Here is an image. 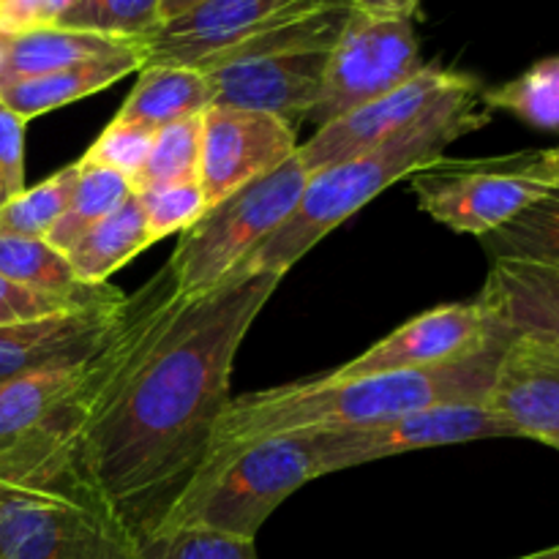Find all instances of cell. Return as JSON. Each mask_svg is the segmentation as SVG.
Returning <instances> with one entry per match:
<instances>
[{"instance_id": "cell-1", "label": "cell", "mask_w": 559, "mask_h": 559, "mask_svg": "<svg viewBox=\"0 0 559 559\" xmlns=\"http://www.w3.org/2000/svg\"><path fill=\"white\" fill-rule=\"evenodd\" d=\"M282 278L240 267L180 298L164 265L123 358L69 413L82 469L136 540L167 522L200 475L233 402L235 355Z\"/></svg>"}, {"instance_id": "cell-2", "label": "cell", "mask_w": 559, "mask_h": 559, "mask_svg": "<svg viewBox=\"0 0 559 559\" xmlns=\"http://www.w3.org/2000/svg\"><path fill=\"white\" fill-rule=\"evenodd\" d=\"M508 342L511 333L502 331L486 347L426 369L385 371L349 380L317 374L282 388L233 396L227 413L218 420L200 475L265 437L353 429L385 424L437 404L484 402Z\"/></svg>"}, {"instance_id": "cell-3", "label": "cell", "mask_w": 559, "mask_h": 559, "mask_svg": "<svg viewBox=\"0 0 559 559\" xmlns=\"http://www.w3.org/2000/svg\"><path fill=\"white\" fill-rule=\"evenodd\" d=\"M0 559H140L60 418L0 448Z\"/></svg>"}, {"instance_id": "cell-4", "label": "cell", "mask_w": 559, "mask_h": 559, "mask_svg": "<svg viewBox=\"0 0 559 559\" xmlns=\"http://www.w3.org/2000/svg\"><path fill=\"white\" fill-rule=\"evenodd\" d=\"M480 93L484 82L469 74L415 123L344 162L331 164L322 173L309 175L293 216L243 262L246 271L284 276L328 233L369 205L388 186L445 156L448 147L464 134L484 129L491 112L480 102Z\"/></svg>"}, {"instance_id": "cell-5", "label": "cell", "mask_w": 559, "mask_h": 559, "mask_svg": "<svg viewBox=\"0 0 559 559\" xmlns=\"http://www.w3.org/2000/svg\"><path fill=\"white\" fill-rule=\"evenodd\" d=\"M317 478H322V469L314 431L265 437L205 469L162 527L202 524L257 540L271 513Z\"/></svg>"}, {"instance_id": "cell-6", "label": "cell", "mask_w": 559, "mask_h": 559, "mask_svg": "<svg viewBox=\"0 0 559 559\" xmlns=\"http://www.w3.org/2000/svg\"><path fill=\"white\" fill-rule=\"evenodd\" d=\"M306 183L309 173L295 153L267 175L207 205L205 213L180 233L167 262L175 293L180 298H194L243 267V262L293 216Z\"/></svg>"}, {"instance_id": "cell-7", "label": "cell", "mask_w": 559, "mask_h": 559, "mask_svg": "<svg viewBox=\"0 0 559 559\" xmlns=\"http://www.w3.org/2000/svg\"><path fill=\"white\" fill-rule=\"evenodd\" d=\"M418 207L448 229L486 238L559 186V145L495 158H437L409 175Z\"/></svg>"}, {"instance_id": "cell-8", "label": "cell", "mask_w": 559, "mask_h": 559, "mask_svg": "<svg viewBox=\"0 0 559 559\" xmlns=\"http://www.w3.org/2000/svg\"><path fill=\"white\" fill-rule=\"evenodd\" d=\"M413 16L353 11L328 58L320 98L306 120L325 126L385 93L424 69Z\"/></svg>"}, {"instance_id": "cell-9", "label": "cell", "mask_w": 559, "mask_h": 559, "mask_svg": "<svg viewBox=\"0 0 559 559\" xmlns=\"http://www.w3.org/2000/svg\"><path fill=\"white\" fill-rule=\"evenodd\" d=\"M513 437L511 429L484 402H451L418 409L385 424L353 426V429L314 431L317 459L322 475L358 464L402 456L424 448L459 445V442Z\"/></svg>"}, {"instance_id": "cell-10", "label": "cell", "mask_w": 559, "mask_h": 559, "mask_svg": "<svg viewBox=\"0 0 559 559\" xmlns=\"http://www.w3.org/2000/svg\"><path fill=\"white\" fill-rule=\"evenodd\" d=\"M331 0H200L183 14L164 20L142 41L147 63L211 69L240 44L271 27L322 9Z\"/></svg>"}, {"instance_id": "cell-11", "label": "cell", "mask_w": 559, "mask_h": 559, "mask_svg": "<svg viewBox=\"0 0 559 559\" xmlns=\"http://www.w3.org/2000/svg\"><path fill=\"white\" fill-rule=\"evenodd\" d=\"M151 293L153 282H147L145 287L129 295V314H126L120 331L87 360L52 366V369L0 382V448L52 426L60 415L71 413L82 396L102 385L104 377L115 369L120 355L129 347L131 333H134L147 300H151Z\"/></svg>"}, {"instance_id": "cell-12", "label": "cell", "mask_w": 559, "mask_h": 559, "mask_svg": "<svg viewBox=\"0 0 559 559\" xmlns=\"http://www.w3.org/2000/svg\"><path fill=\"white\" fill-rule=\"evenodd\" d=\"M298 153V134L287 120L254 109L211 107L202 112L200 189L207 205L243 189Z\"/></svg>"}, {"instance_id": "cell-13", "label": "cell", "mask_w": 559, "mask_h": 559, "mask_svg": "<svg viewBox=\"0 0 559 559\" xmlns=\"http://www.w3.org/2000/svg\"><path fill=\"white\" fill-rule=\"evenodd\" d=\"M500 333L502 328L491 320L478 300L445 304L407 320L385 338L371 344L358 358L328 371L325 377L349 380L364 374H385V371L426 369L475 353Z\"/></svg>"}, {"instance_id": "cell-14", "label": "cell", "mask_w": 559, "mask_h": 559, "mask_svg": "<svg viewBox=\"0 0 559 559\" xmlns=\"http://www.w3.org/2000/svg\"><path fill=\"white\" fill-rule=\"evenodd\" d=\"M331 49H284V52L254 55L207 69L205 76L211 82L213 107L254 109V112L276 115L295 126V120L309 118L320 98Z\"/></svg>"}, {"instance_id": "cell-15", "label": "cell", "mask_w": 559, "mask_h": 559, "mask_svg": "<svg viewBox=\"0 0 559 559\" xmlns=\"http://www.w3.org/2000/svg\"><path fill=\"white\" fill-rule=\"evenodd\" d=\"M469 74H464V71L426 63L413 80L399 85L396 91L320 126L304 145H298V158L309 175L322 173L331 164L344 162V158L388 140L404 126L415 123L420 115L429 112L440 98H445Z\"/></svg>"}, {"instance_id": "cell-16", "label": "cell", "mask_w": 559, "mask_h": 559, "mask_svg": "<svg viewBox=\"0 0 559 559\" xmlns=\"http://www.w3.org/2000/svg\"><path fill=\"white\" fill-rule=\"evenodd\" d=\"M126 314L129 295L115 289L80 309L0 328V382L87 360L120 331Z\"/></svg>"}, {"instance_id": "cell-17", "label": "cell", "mask_w": 559, "mask_h": 559, "mask_svg": "<svg viewBox=\"0 0 559 559\" xmlns=\"http://www.w3.org/2000/svg\"><path fill=\"white\" fill-rule=\"evenodd\" d=\"M486 407L511 429L544 445H559V344L511 336L495 371Z\"/></svg>"}, {"instance_id": "cell-18", "label": "cell", "mask_w": 559, "mask_h": 559, "mask_svg": "<svg viewBox=\"0 0 559 559\" xmlns=\"http://www.w3.org/2000/svg\"><path fill=\"white\" fill-rule=\"evenodd\" d=\"M511 336H540L559 344V267L524 260H491L478 298Z\"/></svg>"}, {"instance_id": "cell-19", "label": "cell", "mask_w": 559, "mask_h": 559, "mask_svg": "<svg viewBox=\"0 0 559 559\" xmlns=\"http://www.w3.org/2000/svg\"><path fill=\"white\" fill-rule=\"evenodd\" d=\"M213 107V91L205 71L191 66L147 63L112 120L145 131H162L178 120L197 118Z\"/></svg>"}, {"instance_id": "cell-20", "label": "cell", "mask_w": 559, "mask_h": 559, "mask_svg": "<svg viewBox=\"0 0 559 559\" xmlns=\"http://www.w3.org/2000/svg\"><path fill=\"white\" fill-rule=\"evenodd\" d=\"M136 49H142L140 41H123V38L98 36V33L87 31H71V27L60 25L27 27V31L9 36L0 85L71 69V66L91 63V60L136 52Z\"/></svg>"}, {"instance_id": "cell-21", "label": "cell", "mask_w": 559, "mask_h": 559, "mask_svg": "<svg viewBox=\"0 0 559 559\" xmlns=\"http://www.w3.org/2000/svg\"><path fill=\"white\" fill-rule=\"evenodd\" d=\"M142 66H145V58H142V49H136V52L91 60V63L49 71V74L41 76H25V80L0 85V102L14 109L22 120H33L38 115L69 107L80 98L104 91V87L115 85L131 71H140Z\"/></svg>"}, {"instance_id": "cell-22", "label": "cell", "mask_w": 559, "mask_h": 559, "mask_svg": "<svg viewBox=\"0 0 559 559\" xmlns=\"http://www.w3.org/2000/svg\"><path fill=\"white\" fill-rule=\"evenodd\" d=\"M147 246H151V238H147L145 213H142L136 194H131L109 216L85 229L71 243L66 257H69L71 267L82 284L98 287V284H107V278L115 271H120L126 262L134 260Z\"/></svg>"}, {"instance_id": "cell-23", "label": "cell", "mask_w": 559, "mask_h": 559, "mask_svg": "<svg viewBox=\"0 0 559 559\" xmlns=\"http://www.w3.org/2000/svg\"><path fill=\"white\" fill-rule=\"evenodd\" d=\"M480 102L489 112H508L530 129L559 136V55L535 60L502 85L484 87Z\"/></svg>"}, {"instance_id": "cell-24", "label": "cell", "mask_w": 559, "mask_h": 559, "mask_svg": "<svg viewBox=\"0 0 559 559\" xmlns=\"http://www.w3.org/2000/svg\"><path fill=\"white\" fill-rule=\"evenodd\" d=\"M480 243L489 260H524L559 267V186L506 227L480 238Z\"/></svg>"}, {"instance_id": "cell-25", "label": "cell", "mask_w": 559, "mask_h": 559, "mask_svg": "<svg viewBox=\"0 0 559 559\" xmlns=\"http://www.w3.org/2000/svg\"><path fill=\"white\" fill-rule=\"evenodd\" d=\"M0 276L52 295H80L91 289L76 278L66 251L55 249L47 238L25 235L0 233Z\"/></svg>"}, {"instance_id": "cell-26", "label": "cell", "mask_w": 559, "mask_h": 559, "mask_svg": "<svg viewBox=\"0 0 559 559\" xmlns=\"http://www.w3.org/2000/svg\"><path fill=\"white\" fill-rule=\"evenodd\" d=\"M80 178H76L74 194H71L69 207L63 216L58 218L52 229H49L47 240L60 251H69L71 243L80 238L85 229L102 222L104 216L123 205L131 194H134V183L126 175L115 173L107 167H91V164H80Z\"/></svg>"}, {"instance_id": "cell-27", "label": "cell", "mask_w": 559, "mask_h": 559, "mask_svg": "<svg viewBox=\"0 0 559 559\" xmlns=\"http://www.w3.org/2000/svg\"><path fill=\"white\" fill-rule=\"evenodd\" d=\"M162 22V0H71L55 25L142 44Z\"/></svg>"}, {"instance_id": "cell-28", "label": "cell", "mask_w": 559, "mask_h": 559, "mask_svg": "<svg viewBox=\"0 0 559 559\" xmlns=\"http://www.w3.org/2000/svg\"><path fill=\"white\" fill-rule=\"evenodd\" d=\"M140 559H260L251 538L202 527V524H167L136 540Z\"/></svg>"}, {"instance_id": "cell-29", "label": "cell", "mask_w": 559, "mask_h": 559, "mask_svg": "<svg viewBox=\"0 0 559 559\" xmlns=\"http://www.w3.org/2000/svg\"><path fill=\"white\" fill-rule=\"evenodd\" d=\"M80 167L71 164L60 173L49 175L38 186L27 189L22 194L11 197L0 207V233L5 235H25V238H47L49 229L58 224L63 211L69 207L71 194H74Z\"/></svg>"}, {"instance_id": "cell-30", "label": "cell", "mask_w": 559, "mask_h": 559, "mask_svg": "<svg viewBox=\"0 0 559 559\" xmlns=\"http://www.w3.org/2000/svg\"><path fill=\"white\" fill-rule=\"evenodd\" d=\"M200 147L202 115L164 126L162 131L153 134L151 153H147L142 173L136 175L134 191L145 189V186L197 180V173H200Z\"/></svg>"}, {"instance_id": "cell-31", "label": "cell", "mask_w": 559, "mask_h": 559, "mask_svg": "<svg viewBox=\"0 0 559 559\" xmlns=\"http://www.w3.org/2000/svg\"><path fill=\"white\" fill-rule=\"evenodd\" d=\"M145 213L147 238L151 243L167 238V235L183 233L205 213L207 202L200 189V180H183V183L145 186L134 191Z\"/></svg>"}, {"instance_id": "cell-32", "label": "cell", "mask_w": 559, "mask_h": 559, "mask_svg": "<svg viewBox=\"0 0 559 559\" xmlns=\"http://www.w3.org/2000/svg\"><path fill=\"white\" fill-rule=\"evenodd\" d=\"M115 287L109 284H98L91 287L87 293L80 295H52V293H38V289L22 287V284L9 282L0 276V328L5 325H20V322L41 320V317L60 314V311L80 309V306L102 300L112 295Z\"/></svg>"}, {"instance_id": "cell-33", "label": "cell", "mask_w": 559, "mask_h": 559, "mask_svg": "<svg viewBox=\"0 0 559 559\" xmlns=\"http://www.w3.org/2000/svg\"><path fill=\"white\" fill-rule=\"evenodd\" d=\"M153 145V131L136 129V126H126L112 120L107 129L98 134L80 158V164H91V167H107L115 173L126 175L134 183L136 175L142 173L147 162V153Z\"/></svg>"}, {"instance_id": "cell-34", "label": "cell", "mask_w": 559, "mask_h": 559, "mask_svg": "<svg viewBox=\"0 0 559 559\" xmlns=\"http://www.w3.org/2000/svg\"><path fill=\"white\" fill-rule=\"evenodd\" d=\"M25 126L27 120L0 102V175L14 197L25 191Z\"/></svg>"}, {"instance_id": "cell-35", "label": "cell", "mask_w": 559, "mask_h": 559, "mask_svg": "<svg viewBox=\"0 0 559 559\" xmlns=\"http://www.w3.org/2000/svg\"><path fill=\"white\" fill-rule=\"evenodd\" d=\"M44 25V0H0V33Z\"/></svg>"}, {"instance_id": "cell-36", "label": "cell", "mask_w": 559, "mask_h": 559, "mask_svg": "<svg viewBox=\"0 0 559 559\" xmlns=\"http://www.w3.org/2000/svg\"><path fill=\"white\" fill-rule=\"evenodd\" d=\"M353 11H364V14H380V16H415L420 0H342Z\"/></svg>"}, {"instance_id": "cell-37", "label": "cell", "mask_w": 559, "mask_h": 559, "mask_svg": "<svg viewBox=\"0 0 559 559\" xmlns=\"http://www.w3.org/2000/svg\"><path fill=\"white\" fill-rule=\"evenodd\" d=\"M69 5L71 0H44V25H55Z\"/></svg>"}, {"instance_id": "cell-38", "label": "cell", "mask_w": 559, "mask_h": 559, "mask_svg": "<svg viewBox=\"0 0 559 559\" xmlns=\"http://www.w3.org/2000/svg\"><path fill=\"white\" fill-rule=\"evenodd\" d=\"M200 0H162V11H164V20H173V16L183 14L186 9L197 5Z\"/></svg>"}, {"instance_id": "cell-39", "label": "cell", "mask_w": 559, "mask_h": 559, "mask_svg": "<svg viewBox=\"0 0 559 559\" xmlns=\"http://www.w3.org/2000/svg\"><path fill=\"white\" fill-rule=\"evenodd\" d=\"M519 559H559V546H555V549H544V551H535V555H527V557H519Z\"/></svg>"}, {"instance_id": "cell-40", "label": "cell", "mask_w": 559, "mask_h": 559, "mask_svg": "<svg viewBox=\"0 0 559 559\" xmlns=\"http://www.w3.org/2000/svg\"><path fill=\"white\" fill-rule=\"evenodd\" d=\"M11 197H14V194H11L9 186H5V180H3V175H0V207H3L5 202L11 200Z\"/></svg>"}, {"instance_id": "cell-41", "label": "cell", "mask_w": 559, "mask_h": 559, "mask_svg": "<svg viewBox=\"0 0 559 559\" xmlns=\"http://www.w3.org/2000/svg\"><path fill=\"white\" fill-rule=\"evenodd\" d=\"M9 36H11V33H0V71H3V60H5V47H9Z\"/></svg>"}, {"instance_id": "cell-42", "label": "cell", "mask_w": 559, "mask_h": 559, "mask_svg": "<svg viewBox=\"0 0 559 559\" xmlns=\"http://www.w3.org/2000/svg\"><path fill=\"white\" fill-rule=\"evenodd\" d=\"M555 451H559V445H557V448H555Z\"/></svg>"}]
</instances>
